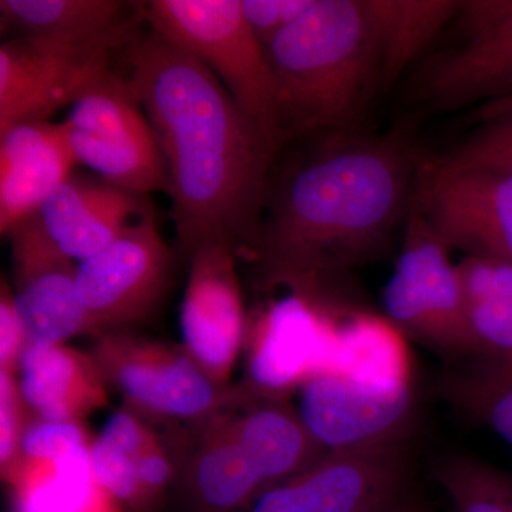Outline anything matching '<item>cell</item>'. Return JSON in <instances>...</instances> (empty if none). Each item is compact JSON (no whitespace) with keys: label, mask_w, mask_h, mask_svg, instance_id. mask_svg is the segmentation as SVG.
<instances>
[{"label":"cell","mask_w":512,"mask_h":512,"mask_svg":"<svg viewBox=\"0 0 512 512\" xmlns=\"http://www.w3.org/2000/svg\"><path fill=\"white\" fill-rule=\"evenodd\" d=\"M429 158L406 130L286 143L269 171L261 231L247 261L255 285L328 302L340 276L382 255L406 224Z\"/></svg>","instance_id":"cell-1"},{"label":"cell","mask_w":512,"mask_h":512,"mask_svg":"<svg viewBox=\"0 0 512 512\" xmlns=\"http://www.w3.org/2000/svg\"><path fill=\"white\" fill-rule=\"evenodd\" d=\"M124 73L167 165L177 258L222 247L247 262L278 148L204 63L148 25Z\"/></svg>","instance_id":"cell-2"},{"label":"cell","mask_w":512,"mask_h":512,"mask_svg":"<svg viewBox=\"0 0 512 512\" xmlns=\"http://www.w3.org/2000/svg\"><path fill=\"white\" fill-rule=\"evenodd\" d=\"M265 50L282 147L363 130L370 104L384 92L383 42L370 0H315Z\"/></svg>","instance_id":"cell-3"},{"label":"cell","mask_w":512,"mask_h":512,"mask_svg":"<svg viewBox=\"0 0 512 512\" xmlns=\"http://www.w3.org/2000/svg\"><path fill=\"white\" fill-rule=\"evenodd\" d=\"M192 426L174 484L181 512H241L325 453L284 400L232 399Z\"/></svg>","instance_id":"cell-4"},{"label":"cell","mask_w":512,"mask_h":512,"mask_svg":"<svg viewBox=\"0 0 512 512\" xmlns=\"http://www.w3.org/2000/svg\"><path fill=\"white\" fill-rule=\"evenodd\" d=\"M143 23L141 10L104 32L6 39L0 46V131L49 121L72 107L94 84L123 67Z\"/></svg>","instance_id":"cell-5"},{"label":"cell","mask_w":512,"mask_h":512,"mask_svg":"<svg viewBox=\"0 0 512 512\" xmlns=\"http://www.w3.org/2000/svg\"><path fill=\"white\" fill-rule=\"evenodd\" d=\"M143 15L151 29L204 63L281 150L274 74L265 47L245 20L241 0H153L143 3Z\"/></svg>","instance_id":"cell-6"},{"label":"cell","mask_w":512,"mask_h":512,"mask_svg":"<svg viewBox=\"0 0 512 512\" xmlns=\"http://www.w3.org/2000/svg\"><path fill=\"white\" fill-rule=\"evenodd\" d=\"M448 28L453 37L414 64L410 103L448 114L512 96V0L461 2Z\"/></svg>","instance_id":"cell-7"},{"label":"cell","mask_w":512,"mask_h":512,"mask_svg":"<svg viewBox=\"0 0 512 512\" xmlns=\"http://www.w3.org/2000/svg\"><path fill=\"white\" fill-rule=\"evenodd\" d=\"M414 476V437L325 451L241 512H392L416 493Z\"/></svg>","instance_id":"cell-8"},{"label":"cell","mask_w":512,"mask_h":512,"mask_svg":"<svg viewBox=\"0 0 512 512\" xmlns=\"http://www.w3.org/2000/svg\"><path fill=\"white\" fill-rule=\"evenodd\" d=\"M451 249L414 205L402 249L383 289L384 316L403 333L451 360H470L467 301Z\"/></svg>","instance_id":"cell-9"},{"label":"cell","mask_w":512,"mask_h":512,"mask_svg":"<svg viewBox=\"0 0 512 512\" xmlns=\"http://www.w3.org/2000/svg\"><path fill=\"white\" fill-rule=\"evenodd\" d=\"M94 363L107 389L141 417L201 423L231 403L184 348L144 338L130 329L96 339Z\"/></svg>","instance_id":"cell-10"},{"label":"cell","mask_w":512,"mask_h":512,"mask_svg":"<svg viewBox=\"0 0 512 512\" xmlns=\"http://www.w3.org/2000/svg\"><path fill=\"white\" fill-rule=\"evenodd\" d=\"M63 123L77 163L138 194L167 192V165L124 63L87 90Z\"/></svg>","instance_id":"cell-11"},{"label":"cell","mask_w":512,"mask_h":512,"mask_svg":"<svg viewBox=\"0 0 512 512\" xmlns=\"http://www.w3.org/2000/svg\"><path fill=\"white\" fill-rule=\"evenodd\" d=\"M175 258L151 217L79 262L76 291L87 335L97 339L151 318L170 289Z\"/></svg>","instance_id":"cell-12"},{"label":"cell","mask_w":512,"mask_h":512,"mask_svg":"<svg viewBox=\"0 0 512 512\" xmlns=\"http://www.w3.org/2000/svg\"><path fill=\"white\" fill-rule=\"evenodd\" d=\"M414 205L448 248L512 264V168H453L430 156Z\"/></svg>","instance_id":"cell-13"},{"label":"cell","mask_w":512,"mask_h":512,"mask_svg":"<svg viewBox=\"0 0 512 512\" xmlns=\"http://www.w3.org/2000/svg\"><path fill=\"white\" fill-rule=\"evenodd\" d=\"M299 419L323 451L350 450L414 437L416 384L379 387L323 373L299 389Z\"/></svg>","instance_id":"cell-14"},{"label":"cell","mask_w":512,"mask_h":512,"mask_svg":"<svg viewBox=\"0 0 512 512\" xmlns=\"http://www.w3.org/2000/svg\"><path fill=\"white\" fill-rule=\"evenodd\" d=\"M328 306L292 295L249 326L247 379L237 386L248 399L284 400L325 370L332 345Z\"/></svg>","instance_id":"cell-15"},{"label":"cell","mask_w":512,"mask_h":512,"mask_svg":"<svg viewBox=\"0 0 512 512\" xmlns=\"http://www.w3.org/2000/svg\"><path fill=\"white\" fill-rule=\"evenodd\" d=\"M237 259L227 248L200 249L188 261L181 306L183 348L221 390L229 389L249 328Z\"/></svg>","instance_id":"cell-16"},{"label":"cell","mask_w":512,"mask_h":512,"mask_svg":"<svg viewBox=\"0 0 512 512\" xmlns=\"http://www.w3.org/2000/svg\"><path fill=\"white\" fill-rule=\"evenodd\" d=\"M13 295L26 346L64 345L87 335L86 315L76 291V268L29 217L9 232Z\"/></svg>","instance_id":"cell-17"},{"label":"cell","mask_w":512,"mask_h":512,"mask_svg":"<svg viewBox=\"0 0 512 512\" xmlns=\"http://www.w3.org/2000/svg\"><path fill=\"white\" fill-rule=\"evenodd\" d=\"M151 217H156V211L150 195L119 187L99 175L77 173L33 214L53 245L77 264Z\"/></svg>","instance_id":"cell-18"},{"label":"cell","mask_w":512,"mask_h":512,"mask_svg":"<svg viewBox=\"0 0 512 512\" xmlns=\"http://www.w3.org/2000/svg\"><path fill=\"white\" fill-rule=\"evenodd\" d=\"M64 123L36 121L0 131V232L32 217L74 173Z\"/></svg>","instance_id":"cell-19"},{"label":"cell","mask_w":512,"mask_h":512,"mask_svg":"<svg viewBox=\"0 0 512 512\" xmlns=\"http://www.w3.org/2000/svg\"><path fill=\"white\" fill-rule=\"evenodd\" d=\"M16 376L26 406L39 419L83 423L109 402L92 353L70 346H26Z\"/></svg>","instance_id":"cell-20"},{"label":"cell","mask_w":512,"mask_h":512,"mask_svg":"<svg viewBox=\"0 0 512 512\" xmlns=\"http://www.w3.org/2000/svg\"><path fill=\"white\" fill-rule=\"evenodd\" d=\"M333 320L332 345L323 373L379 387L414 384L407 339L386 316L328 305Z\"/></svg>","instance_id":"cell-21"},{"label":"cell","mask_w":512,"mask_h":512,"mask_svg":"<svg viewBox=\"0 0 512 512\" xmlns=\"http://www.w3.org/2000/svg\"><path fill=\"white\" fill-rule=\"evenodd\" d=\"M92 444V443H90ZM90 444L59 457L19 456L3 480L16 512H86L100 493Z\"/></svg>","instance_id":"cell-22"},{"label":"cell","mask_w":512,"mask_h":512,"mask_svg":"<svg viewBox=\"0 0 512 512\" xmlns=\"http://www.w3.org/2000/svg\"><path fill=\"white\" fill-rule=\"evenodd\" d=\"M384 52V90L414 67L461 8L454 0H370Z\"/></svg>","instance_id":"cell-23"},{"label":"cell","mask_w":512,"mask_h":512,"mask_svg":"<svg viewBox=\"0 0 512 512\" xmlns=\"http://www.w3.org/2000/svg\"><path fill=\"white\" fill-rule=\"evenodd\" d=\"M141 10L120 0H2L0 22L10 37L86 35L124 25Z\"/></svg>","instance_id":"cell-24"},{"label":"cell","mask_w":512,"mask_h":512,"mask_svg":"<svg viewBox=\"0 0 512 512\" xmlns=\"http://www.w3.org/2000/svg\"><path fill=\"white\" fill-rule=\"evenodd\" d=\"M441 393L461 412L490 427L512 448V370L470 363L444 377Z\"/></svg>","instance_id":"cell-25"},{"label":"cell","mask_w":512,"mask_h":512,"mask_svg":"<svg viewBox=\"0 0 512 512\" xmlns=\"http://www.w3.org/2000/svg\"><path fill=\"white\" fill-rule=\"evenodd\" d=\"M454 512H512V478L470 456L443 458L434 468Z\"/></svg>","instance_id":"cell-26"},{"label":"cell","mask_w":512,"mask_h":512,"mask_svg":"<svg viewBox=\"0 0 512 512\" xmlns=\"http://www.w3.org/2000/svg\"><path fill=\"white\" fill-rule=\"evenodd\" d=\"M471 363L512 370V303L485 298L467 301Z\"/></svg>","instance_id":"cell-27"},{"label":"cell","mask_w":512,"mask_h":512,"mask_svg":"<svg viewBox=\"0 0 512 512\" xmlns=\"http://www.w3.org/2000/svg\"><path fill=\"white\" fill-rule=\"evenodd\" d=\"M434 158L453 168H512V114L484 121L448 153Z\"/></svg>","instance_id":"cell-28"},{"label":"cell","mask_w":512,"mask_h":512,"mask_svg":"<svg viewBox=\"0 0 512 512\" xmlns=\"http://www.w3.org/2000/svg\"><path fill=\"white\" fill-rule=\"evenodd\" d=\"M26 406L15 373L0 372V471L8 473L19 456L23 434L29 424Z\"/></svg>","instance_id":"cell-29"},{"label":"cell","mask_w":512,"mask_h":512,"mask_svg":"<svg viewBox=\"0 0 512 512\" xmlns=\"http://www.w3.org/2000/svg\"><path fill=\"white\" fill-rule=\"evenodd\" d=\"M466 301L493 298L512 303V264L485 256H464L457 264Z\"/></svg>","instance_id":"cell-30"},{"label":"cell","mask_w":512,"mask_h":512,"mask_svg":"<svg viewBox=\"0 0 512 512\" xmlns=\"http://www.w3.org/2000/svg\"><path fill=\"white\" fill-rule=\"evenodd\" d=\"M315 0H241L242 13L256 39L266 47L301 18Z\"/></svg>","instance_id":"cell-31"},{"label":"cell","mask_w":512,"mask_h":512,"mask_svg":"<svg viewBox=\"0 0 512 512\" xmlns=\"http://www.w3.org/2000/svg\"><path fill=\"white\" fill-rule=\"evenodd\" d=\"M26 348L25 333L16 309L13 288L6 279L0 286V372H18L20 356Z\"/></svg>","instance_id":"cell-32"},{"label":"cell","mask_w":512,"mask_h":512,"mask_svg":"<svg viewBox=\"0 0 512 512\" xmlns=\"http://www.w3.org/2000/svg\"><path fill=\"white\" fill-rule=\"evenodd\" d=\"M511 114L512 96L487 104V106H483V110H481L483 121L500 119V117L511 116Z\"/></svg>","instance_id":"cell-33"},{"label":"cell","mask_w":512,"mask_h":512,"mask_svg":"<svg viewBox=\"0 0 512 512\" xmlns=\"http://www.w3.org/2000/svg\"><path fill=\"white\" fill-rule=\"evenodd\" d=\"M86 512H131L128 511L127 508H124L123 505L114 501L113 498L110 497L109 494L104 493L100 488V493L97 495L96 500L93 501V504L90 505L89 510Z\"/></svg>","instance_id":"cell-34"},{"label":"cell","mask_w":512,"mask_h":512,"mask_svg":"<svg viewBox=\"0 0 512 512\" xmlns=\"http://www.w3.org/2000/svg\"><path fill=\"white\" fill-rule=\"evenodd\" d=\"M392 512H429V510H427V505L424 504V501L421 500L419 495L414 493L409 500L404 501L402 505L394 508Z\"/></svg>","instance_id":"cell-35"}]
</instances>
